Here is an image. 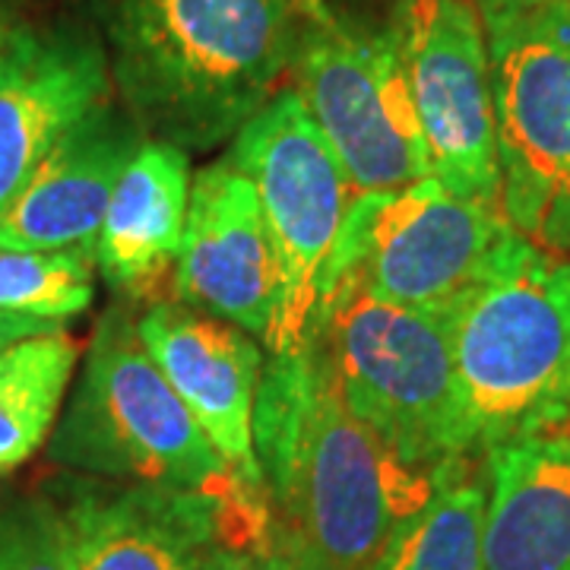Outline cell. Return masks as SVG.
Wrapping results in <instances>:
<instances>
[{
  "label": "cell",
  "instance_id": "8fae6325",
  "mask_svg": "<svg viewBox=\"0 0 570 570\" xmlns=\"http://www.w3.org/2000/svg\"><path fill=\"white\" fill-rule=\"evenodd\" d=\"M390 29L431 175L463 200L498 206L494 102L479 7L472 0H400Z\"/></svg>",
  "mask_w": 570,
  "mask_h": 570
},
{
  "label": "cell",
  "instance_id": "5bb4252c",
  "mask_svg": "<svg viewBox=\"0 0 570 570\" xmlns=\"http://www.w3.org/2000/svg\"><path fill=\"white\" fill-rule=\"evenodd\" d=\"M149 358L163 371L209 444L250 485L264 489L254 453V409L264 348L242 326L168 298L137 317Z\"/></svg>",
  "mask_w": 570,
  "mask_h": 570
},
{
  "label": "cell",
  "instance_id": "8992f818",
  "mask_svg": "<svg viewBox=\"0 0 570 570\" xmlns=\"http://www.w3.org/2000/svg\"><path fill=\"white\" fill-rule=\"evenodd\" d=\"M324 340L352 412L425 469L466 460L456 448V371L448 311L387 305L336 283L317 307Z\"/></svg>",
  "mask_w": 570,
  "mask_h": 570
},
{
  "label": "cell",
  "instance_id": "277c9868",
  "mask_svg": "<svg viewBox=\"0 0 570 570\" xmlns=\"http://www.w3.org/2000/svg\"><path fill=\"white\" fill-rule=\"evenodd\" d=\"M48 453L67 469L130 485L223 491L242 479L149 358L127 302L99 317Z\"/></svg>",
  "mask_w": 570,
  "mask_h": 570
},
{
  "label": "cell",
  "instance_id": "e0dca14e",
  "mask_svg": "<svg viewBox=\"0 0 570 570\" xmlns=\"http://www.w3.org/2000/svg\"><path fill=\"white\" fill-rule=\"evenodd\" d=\"M482 570H570V419L485 453Z\"/></svg>",
  "mask_w": 570,
  "mask_h": 570
},
{
  "label": "cell",
  "instance_id": "ffe728a7",
  "mask_svg": "<svg viewBox=\"0 0 570 570\" xmlns=\"http://www.w3.org/2000/svg\"><path fill=\"white\" fill-rule=\"evenodd\" d=\"M96 298L89 250H0V314L36 321L77 317Z\"/></svg>",
  "mask_w": 570,
  "mask_h": 570
},
{
  "label": "cell",
  "instance_id": "9a60e30c",
  "mask_svg": "<svg viewBox=\"0 0 570 570\" xmlns=\"http://www.w3.org/2000/svg\"><path fill=\"white\" fill-rule=\"evenodd\" d=\"M142 140L134 118L111 102L86 115L0 206V250L96 254L111 190Z\"/></svg>",
  "mask_w": 570,
  "mask_h": 570
},
{
  "label": "cell",
  "instance_id": "2e32d148",
  "mask_svg": "<svg viewBox=\"0 0 570 570\" xmlns=\"http://www.w3.org/2000/svg\"><path fill=\"white\" fill-rule=\"evenodd\" d=\"M190 163L171 142L142 140L124 165L96 242V269L127 305H159L181 254Z\"/></svg>",
  "mask_w": 570,
  "mask_h": 570
},
{
  "label": "cell",
  "instance_id": "9c48e42d",
  "mask_svg": "<svg viewBox=\"0 0 570 570\" xmlns=\"http://www.w3.org/2000/svg\"><path fill=\"white\" fill-rule=\"evenodd\" d=\"M513 235L498 206L463 200L438 178L365 194L348 204L321 298L336 283H352L377 302L444 314Z\"/></svg>",
  "mask_w": 570,
  "mask_h": 570
},
{
  "label": "cell",
  "instance_id": "44dd1931",
  "mask_svg": "<svg viewBox=\"0 0 570 570\" xmlns=\"http://www.w3.org/2000/svg\"><path fill=\"white\" fill-rule=\"evenodd\" d=\"M0 570H73L58 501L22 498L0 510Z\"/></svg>",
  "mask_w": 570,
  "mask_h": 570
},
{
  "label": "cell",
  "instance_id": "ba28073f",
  "mask_svg": "<svg viewBox=\"0 0 570 570\" xmlns=\"http://www.w3.org/2000/svg\"><path fill=\"white\" fill-rule=\"evenodd\" d=\"M302 10L295 92L343 168L352 200L434 178L393 29L355 26L324 0H302Z\"/></svg>",
  "mask_w": 570,
  "mask_h": 570
},
{
  "label": "cell",
  "instance_id": "d6986e66",
  "mask_svg": "<svg viewBox=\"0 0 570 570\" xmlns=\"http://www.w3.org/2000/svg\"><path fill=\"white\" fill-rule=\"evenodd\" d=\"M489 482L460 460L425 508L400 523L365 570H482Z\"/></svg>",
  "mask_w": 570,
  "mask_h": 570
},
{
  "label": "cell",
  "instance_id": "7c38bea8",
  "mask_svg": "<svg viewBox=\"0 0 570 570\" xmlns=\"http://www.w3.org/2000/svg\"><path fill=\"white\" fill-rule=\"evenodd\" d=\"M108 55L92 36L67 26H7L0 39V206L86 115L108 102Z\"/></svg>",
  "mask_w": 570,
  "mask_h": 570
},
{
  "label": "cell",
  "instance_id": "5b68a950",
  "mask_svg": "<svg viewBox=\"0 0 570 570\" xmlns=\"http://www.w3.org/2000/svg\"><path fill=\"white\" fill-rule=\"evenodd\" d=\"M489 48L498 206L530 245L570 257V0H475Z\"/></svg>",
  "mask_w": 570,
  "mask_h": 570
},
{
  "label": "cell",
  "instance_id": "52a82bcc",
  "mask_svg": "<svg viewBox=\"0 0 570 570\" xmlns=\"http://www.w3.org/2000/svg\"><path fill=\"white\" fill-rule=\"evenodd\" d=\"M228 159L257 187L276 261L264 346L269 355L298 352L314 333L326 266L352 204L346 175L295 89H279L235 134Z\"/></svg>",
  "mask_w": 570,
  "mask_h": 570
},
{
  "label": "cell",
  "instance_id": "d4e9b609",
  "mask_svg": "<svg viewBox=\"0 0 570 570\" xmlns=\"http://www.w3.org/2000/svg\"><path fill=\"white\" fill-rule=\"evenodd\" d=\"M472 3H475V0H472Z\"/></svg>",
  "mask_w": 570,
  "mask_h": 570
},
{
  "label": "cell",
  "instance_id": "7a4b0ae2",
  "mask_svg": "<svg viewBox=\"0 0 570 570\" xmlns=\"http://www.w3.org/2000/svg\"><path fill=\"white\" fill-rule=\"evenodd\" d=\"M302 0H118L111 82L146 140L232 142L295 67Z\"/></svg>",
  "mask_w": 570,
  "mask_h": 570
},
{
  "label": "cell",
  "instance_id": "3957f363",
  "mask_svg": "<svg viewBox=\"0 0 570 570\" xmlns=\"http://www.w3.org/2000/svg\"><path fill=\"white\" fill-rule=\"evenodd\" d=\"M456 371V448L485 456L570 419V257L513 235L448 307Z\"/></svg>",
  "mask_w": 570,
  "mask_h": 570
},
{
  "label": "cell",
  "instance_id": "ac0fdd59",
  "mask_svg": "<svg viewBox=\"0 0 570 570\" xmlns=\"http://www.w3.org/2000/svg\"><path fill=\"white\" fill-rule=\"evenodd\" d=\"M80 346L67 330L0 348V475L32 460L61 419Z\"/></svg>",
  "mask_w": 570,
  "mask_h": 570
},
{
  "label": "cell",
  "instance_id": "30bf717a",
  "mask_svg": "<svg viewBox=\"0 0 570 570\" xmlns=\"http://www.w3.org/2000/svg\"><path fill=\"white\" fill-rule=\"evenodd\" d=\"M58 508L73 570H223L273 539L266 491L245 479L223 491L73 482Z\"/></svg>",
  "mask_w": 570,
  "mask_h": 570
},
{
  "label": "cell",
  "instance_id": "603a6c76",
  "mask_svg": "<svg viewBox=\"0 0 570 570\" xmlns=\"http://www.w3.org/2000/svg\"><path fill=\"white\" fill-rule=\"evenodd\" d=\"M63 330L58 321H36V317H20V314H0V348L13 346L26 336H39V333H55Z\"/></svg>",
  "mask_w": 570,
  "mask_h": 570
},
{
  "label": "cell",
  "instance_id": "6da1fadb",
  "mask_svg": "<svg viewBox=\"0 0 570 570\" xmlns=\"http://www.w3.org/2000/svg\"><path fill=\"white\" fill-rule=\"evenodd\" d=\"M254 453L273 527L314 570H365L460 463L415 466L362 422L317 333L298 352L269 355Z\"/></svg>",
  "mask_w": 570,
  "mask_h": 570
},
{
  "label": "cell",
  "instance_id": "cb8c5ba5",
  "mask_svg": "<svg viewBox=\"0 0 570 570\" xmlns=\"http://www.w3.org/2000/svg\"><path fill=\"white\" fill-rule=\"evenodd\" d=\"M7 26H10V22L3 20V17H0V39H3V32H7Z\"/></svg>",
  "mask_w": 570,
  "mask_h": 570
},
{
  "label": "cell",
  "instance_id": "7402d4cb",
  "mask_svg": "<svg viewBox=\"0 0 570 570\" xmlns=\"http://www.w3.org/2000/svg\"><path fill=\"white\" fill-rule=\"evenodd\" d=\"M223 570H314L302 558V551L295 549L285 535L276 532L273 527V539L261 546V549L250 551H235L228 561L223 564Z\"/></svg>",
  "mask_w": 570,
  "mask_h": 570
},
{
  "label": "cell",
  "instance_id": "4fadbf2b",
  "mask_svg": "<svg viewBox=\"0 0 570 570\" xmlns=\"http://www.w3.org/2000/svg\"><path fill=\"white\" fill-rule=\"evenodd\" d=\"M171 288L181 305L264 340L276 298V261L257 187L228 153L190 184Z\"/></svg>",
  "mask_w": 570,
  "mask_h": 570
}]
</instances>
